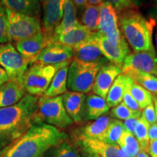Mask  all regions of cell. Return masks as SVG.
I'll use <instances>...</instances> for the list:
<instances>
[{"label": "cell", "mask_w": 157, "mask_h": 157, "mask_svg": "<svg viewBox=\"0 0 157 157\" xmlns=\"http://www.w3.org/2000/svg\"><path fill=\"white\" fill-rule=\"evenodd\" d=\"M0 86H1V85H0Z\"/></svg>", "instance_id": "55"}, {"label": "cell", "mask_w": 157, "mask_h": 157, "mask_svg": "<svg viewBox=\"0 0 157 157\" xmlns=\"http://www.w3.org/2000/svg\"><path fill=\"white\" fill-rule=\"evenodd\" d=\"M79 24L80 23L78 22L76 17V7L71 0H66L64 5L63 15L60 23L55 29L53 36L68 31Z\"/></svg>", "instance_id": "25"}, {"label": "cell", "mask_w": 157, "mask_h": 157, "mask_svg": "<svg viewBox=\"0 0 157 157\" xmlns=\"http://www.w3.org/2000/svg\"><path fill=\"white\" fill-rule=\"evenodd\" d=\"M31 64L32 62L23 58L11 43L0 46V66L6 71L10 79L22 82L23 74Z\"/></svg>", "instance_id": "8"}, {"label": "cell", "mask_w": 157, "mask_h": 157, "mask_svg": "<svg viewBox=\"0 0 157 157\" xmlns=\"http://www.w3.org/2000/svg\"><path fill=\"white\" fill-rule=\"evenodd\" d=\"M149 126H150V124L141 116L137 119L134 132V135L139 143L140 151L146 153L148 152L149 142H150L148 137Z\"/></svg>", "instance_id": "31"}, {"label": "cell", "mask_w": 157, "mask_h": 157, "mask_svg": "<svg viewBox=\"0 0 157 157\" xmlns=\"http://www.w3.org/2000/svg\"><path fill=\"white\" fill-rule=\"evenodd\" d=\"M103 63H86L73 59L68 66L67 87L72 92L84 94L93 90L98 71Z\"/></svg>", "instance_id": "6"}, {"label": "cell", "mask_w": 157, "mask_h": 157, "mask_svg": "<svg viewBox=\"0 0 157 157\" xmlns=\"http://www.w3.org/2000/svg\"><path fill=\"white\" fill-rule=\"evenodd\" d=\"M99 6L87 5L81 18V24L92 32L98 31L99 25Z\"/></svg>", "instance_id": "30"}, {"label": "cell", "mask_w": 157, "mask_h": 157, "mask_svg": "<svg viewBox=\"0 0 157 157\" xmlns=\"http://www.w3.org/2000/svg\"><path fill=\"white\" fill-rule=\"evenodd\" d=\"M72 49L74 51L73 58L80 61L103 63H107L109 62L101 52L97 42L93 36L90 40Z\"/></svg>", "instance_id": "20"}, {"label": "cell", "mask_w": 157, "mask_h": 157, "mask_svg": "<svg viewBox=\"0 0 157 157\" xmlns=\"http://www.w3.org/2000/svg\"><path fill=\"white\" fill-rule=\"evenodd\" d=\"M10 146H10H8L6 147V148H3L2 150H0V157H2V156H3L4 154H5V153L6 151H7V149L9 148Z\"/></svg>", "instance_id": "47"}, {"label": "cell", "mask_w": 157, "mask_h": 157, "mask_svg": "<svg viewBox=\"0 0 157 157\" xmlns=\"http://www.w3.org/2000/svg\"><path fill=\"white\" fill-rule=\"evenodd\" d=\"M93 37L104 57L111 63L122 66L125 58L129 54V44L125 39L124 38L120 43L114 45L98 31L94 32Z\"/></svg>", "instance_id": "12"}, {"label": "cell", "mask_w": 157, "mask_h": 157, "mask_svg": "<svg viewBox=\"0 0 157 157\" xmlns=\"http://www.w3.org/2000/svg\"><path fill=\"white\" fill-rule=\"evenodd\" d=\"M110 108L104 98L95 94L86 97L84 105V117L87 120H95L109 111Z\"/></svg>", "instance_id": "21"}, {"label": "cell", "mask_w": 157, "mask_h": 157, "mask_svg": "<svg viewBox=\"0 0 157 157\" xmlns=\"http://www.w3.org/2000/svg\"><path fill=\"white\" fill-rule=\"evenodd\" d=\"M117 146L129 157H136L140 151L139 143L132 133L124 130L117 143Z\"/></svg>", "instance_id": "29"}, {"label": "cell", "mask_w": 157, "mask_h": 157, "mask_svg": "<svg viewBox=\"0 0 157 157\" xmlns=\"http://www.w3.org/2000/svg\"><path fill=\"white\" fill-rule=\"evenodd\" d=\"M71 61L58 64H44L39 62L31 64L22 78L25 93L36 97L44 95L56 72Z\"/></svg>", "instance_id": "4"}, {"label": "cell", "mask_w": 157, "mask_h": 157, "mask_svg": "<svg viewBox=\"0 0 157 157\" xmlns=\"http://www.w3.org/2000/svg\"><path fill=\"white\" fill-rule=\"evenodd\" d=\"M157 68V56L155 50L141 51L129 53L124 60L121 72L125 74L130 71L155 74Z\"/></svg>", "instance_id": "11"}, {"label": "cell", "mask_w": 157, "mask_h": 157, "mask_svg": "<svg viewBox=\"0 0 157 157\" xmlns=\"http://www.w3.org/2000/svg\"><path fill=\"white\" fill-rule=\"evenodd\" d=\"M148 137L150 140H157V124H153L149 126Z\"/></svg>", "instance_id": "41"}, {"label": "cell", "mask_w": 157, "mask_h": 157, "mask_svg": "<svg viewBox=\"0 0 157 157\" xmlns=\"http://www.w3.org/2000/svg\"><path fill=\"white\" fill-rule=\"evenodd\" d=\"M34 120L35 124L44 123L60 130L67 128L73 123L65 109L62 95L52 98L39 97Z\"/></svg>", "instance_id": "5"}, {"label": "cell", "mask_w": 157, "mask_h": 157, "mask_svg": "<svg viewBox=\"0 0 157 157\" xmlns=\"http://www.w3.org/2000/svg\"><path fill=\"white\" fill-rule=\"evenodd\" d=\"M136 157H151L149 155L147 154L146 152H144V151H140L139 152V154L137 155Z\"/></svg>", "instance_id": "46"}, {"label": "cell", "mask_w": 157, "mask_h": 157, "mask_svg": "<svg viewBox=\"0 0 157 157\" xmlns=\"http://www.w3.org/2000/svg\"><path fill=\"white\" fill-rule=\"evenodd\" d=\"M129 92L140 109H144L153 103V95L150 92L136 82H133L129 87Z\"/></svg>", "instance_id": "32"}, {"label": "cell", "mask_w": 157, "mask_h": 157, "mask_svg": "<svg viewBox=\"0 0 157 157\" xmlns=\"http://www.w3.org/2000/svg\"><path fill=\"white\" fill-rule=\"evenodd\" d=\"M76 8L82 10L87 5V0H71Z\"/></svg>", "instance_id": "43"}, {"label": "cell", "mask_w": 157, "mask_h": 157, "mask_svg": "<svg viewBox=\"0 0 157 157\" xmlns=\"http://www.w3.org/2000/svg\"><path fill=\"white\" fill-rule=\"evenodd\" d=\"M66 0H47L44 6L42 31L52 38L55 29L61 21Z\"/></svg>", "instance_id": "16"}, {"label": "cell", "mask_w": 157, "mask_h": 157, "mask_svg": "<svg viewBox=\"0 0 157 157\" xmlns=\"http://www.w3.org/2000/svg\"><path fill=\"white\" fill-rule=\"evenodd\" d=\"M98 31L110 42L117 45L124 39L118 24L117 11L111 4L103 2L99 6Z\"/></svg>", "instance_id": "9"}, {"label": "cell", "mask_w": 157, "mask_h": 157, "mask_svg": "<svg viewBox=\"0 0 157 157\" xmlns=\"http://www.w3.org/2000/svg\"><path fill=\"white\" fill-rule=\"evenodd\" d=\"M124 74L128 76L133 82L139 84L151 93H157V77L153 74L137 71H130Z\"/></svg>", "instance_id": "28"}, {"label": "cell", "mask_w": 157, "mask_h": 157, "mask_svg": "<svg viewBox=\"0 0 157 157\" xmlns=\"http://www.w3.org/2000/svg\"><path fill=\"white\" fill-rule=\"evenodd\" d=\"M93 34L94 32L88 30L85 26L80 23L68 31L53 36L52 41L74 48L92 39Z\"/></svg>", "instance_id": "18"}, {"label": "cell", "mask_w": 157, "mask_h": 157, "mask_svg": "<svg viewBox=\"0 0 157 157\" xmlns=\"http://www.w3.org/2000/svg\"><path fill=\"white\" fill-rule=\"evenodd\" d=\"M10 80V77L6 71L0 66V85Z\"/></svg>", "instance_id": "42"}, {"label": "cell", "mask_w": 157, "mask_h": 157, "mask_svg": "<svg viewBox=\"0 0 157 157\" xmlns=\"http://www.w3.org/2000/svg\"><path fill=\"white\" fill-rule=\"evenodd\" d=\"M134 119V118H132V119H126V120H124V121L123 123H124V126L125 130L134 135L135 127L137 124V119Z\"/></svg>", "instance_id": "39"}, {"label": "cell", "mask_w": 157, "mask_h": 157, "mask_svg": "<svg viewBox=\"0 0 157 157\" xmlns=\"http://www.w3.org/2000/svg\"><path fill=\"white\" fill-rule=\"evenodd\" d=\"M1 2L6 9L30 16L39 17L41 13L39 0H2Z\"/></svg>", "instance_id": "22"}, {"label": "cell", "mask_w": 157, "mask_h": 157, "mask_svg": "<svg viewBox=\"0 0 157 157\" xmlns=\"http://www.w3.org/2000/svg\"><path fill=\"white\" fill-rule=\"evenodd\" d=\"M103 2L111 4L117 12L134 8L137 4V0H103Z\"/></svg>", "instance_id": "36"}, {"label": "cell", "mask_w": 157, "mask_h": 157, "mask_svg": "<svg viewBox=\"0 0 157 157\" xmlns=\"http://www.w3.org/2000/svg\"><path fill=\"white\" fill-rule=\"evenodd\" d=\"M153 103H154L155 107V111H156V123L157 124V98L156 96L153 95Z\"/></svg>", "instance_id": "45"}, {"label": "cell", "mask_w": 157, "mask_h": 157, "mask_svg": "<svg viewBox=\"0 0 157 157\" xmlns=\"http://www.w3.org/2000/svg\"><path fill=\"white\" fill-rule=\"evenodd\" d=\"M154 75H156V77H157V68H156V71H155V74H154Z\"/></svg>", "instance_id": "51"}, {"label": "cell", "mask_w": 157, "mask_h": 157, "mask_svg": "<svg viewBox=\"0 0 157 157\" xmlns=\"http://www.w3.org/2000/svg\"><path fill=\"white\" fill-rule=\"evenodd\" d=\"M132 82H133L132 79L131 78V79L128 82V83H127L126 88H125L124 93V95H123L122 101L127 107L129 108V109L135 110V111H141L142 110L140 109V108L138 105V104H137V102L135 101V99L132 98V95L130 94V92H129V87H130L131 84H132Z\"/></svg>", "instance_id": "37"}, {"label": "cell", "mask_w": 157, "mask_h": 157, "mask_svg": "<svg viewBox=\"0 0 157 157\" xmlns=\"http://www.w3.org/2000/svg\"><path fill=\"white\" fill-rule=\"evenodd\" d=\"M38 100L25 94L15 105L0 109V150L18 140L34 124Z\"/></svg>", "instance_id": "1"}, {"label": "cell", "mask_w": 157, "mask_h": 157, "mask_svg": "<svg viewBox=\"0 0 157 157\" xmlns=\"http://www.w3.org/2000/svg\"><path fill=\"white\" fill-rule=\"evenodd\" d=\"M74 58L73 49L60 43L51 42L34 59L35 62L44 64H58L71 61Z\"/></svg>", "instance_id": "13"}, {"label": "cell", "mask_w": 157, "mask_h": 157, "mask_svg": "<svg viewBox=\"0 0 157 157\" xmlns=\"http://www.w3.org/2000/svg\"><path fill=\"white\" fill-rule=\"evenodd\" d=\"M155 42H156V48H157V31L156 33V35H155Z\"/></svg>", "instance_id": "48"}, {"label": "cell", "mask_w": 157, "mask_h": 157, "mask_svg": "<svg viewBox=\"0 0 157 157\" xmlns=\"http://www.w3.org/2000/svg\"><path fill=\"white\" fill-rule=\"evenodd\" d=\"M118 21L124 38L135 52L154 50V19H146L138 11L132 8L121 11Z\"/></svg>", "instance_id": "3"}, {"label": "cell", "mask_w": 157, "mask_h": 157, "mask_svg": "<svg viewBox=\"0 0 157 157\" xmlns=\"http://www.w3.org/2000/svg\"><path fill=\"white\" fill-rule=\"evenodd\" d=\"M125 130L123 121L117 119H111L105 133L104 142L111 145L117 146V143L121 135Z\"/></svg>", "instance_id": "33"}, {"label": "cell", "mask_w": 157, "mask_h": 157, "mask_svg": "<svg viewBox=\"0 0 157 157\" xmlns=\"http://www.w3.org/2000/svg\"><path fill=\"white\" fill-rule=\"evenodd\" d=\"M0 5H2V4H1V2H0Z\"/></svg>", "instance_id": "53"}, {"label": "cell", "mask_w": 157, "mask_h": 157, "mask_svg": "<svg viewBox=\"0 0 157 157\" xmlns=\"http://www.w3.org/2000/svg\"><path fill=\"white\" fill-rule=\"evenodd\" d=\"M85 94L78 92H66L62 95L65 109L73 121L80 123L84 117Z\"/></svg>", "instance_id": "17"}, {"label": "cell", "mask_w": 157, "mask_h": 157, "mask_svg": "<svg viewBox=\"0 0 157 157\" xmlns=\"http://www.w3.org/2000/svg\"><path fill=\"white\" fill-rule=\"evenodd\" d=\"M121 72V66L109 62L103 65L96 76L93 90V94L105 99L114 80Z\"/></svg>", "instance_id": "14"}, {"label": "cell", "mask_w": 157, "mask_h": 157, "mask_svg": "<svg viewBox=\"0 0 157 157\" xmlns=\"http://www.w3.org/2000/svg\"><path fill=\"white\" fill-rule=\"evenodd\" d=\"M25 95L22 82L10 79L0 86V109L15 105Z\"/></svg>", "instance_id": "19"}, {"label": "cell", "mask_w": 157, "mask_h": 157, "mask_svg": "<svg viewBox=\"0 0 157 157\" xmlns=\"http://www.w3.org/2000/svg\"><path fill=\"white\" fill-rule=\"evenodd\" d=\"M103 2V0H87V5L93 6H100Z\"/></svg>", "instance_id": "44"}, {"label": "cell", "mask_w": 157, "mask_h": 157, "mask_svg": "<svg viewBox=\"0 0 157 157\" xmlns=\"http://www.w3.org/2000/svg\"><path fill=\"white\" fill-rule=\"evenodd\" d=\"M142 112L140 111H135L127 107L123 102L117 106L113 107L111 111V116L119 120H126L128 119H138L141 117Z\"/></svg>", "instance_id": "34"}, {"label": "cell", "mask_w": 157, "mask_h": 157, "mask_svg": "<svg viewBox=\"0 0 157 157\" xmlns=\"http://www.w3.org/2000/svg\"><path fill=\"white\" fill-rule=\"evenodd\" d=\"M67 139L68 135L56 127L34 124L10 145L2 157H44L51 148Z\"/></svg>", "instance_id": "2"}, {"label": "cell", "mask_w": 157, "mask_h": 157, "mask_svg": "<svg viewBox=\"0 0 157 157\" xmlns=\"http://www.w3.org/2000/svg\"><path fill=\"white\" fill-rule=\"evenodd\" d=\"M74 141L78 150H81L87 157H120L118 146L90 139L82 133L74 135Z\"/></svg>", "instance_id": "10"}, {"label": "cell", "mask_w": 157, "mask_h": 157, "mask_svg": "<svg viewBox=\"0 0 157 157\" xmlns=\"http://www.w3.org/2000/svg\"><path fill=\"white\" fill-rule=\"evenodd\" d=\"M111 119L108 116H102L85 125L81 132L84 136L93 140L104 141L105 133Z\"/></svg>", "instance_id": "23"}, {"label": "cell", "mask_w": 157, "mask_h": 157, "mask_svg": "<svg viewBox=\"0 0 157 157\" xmlns=\"http://www.w3.org/2000/svg\"><path fill=\"white\" fill-rule=\"evenodd\" d=\"M147 153L151 157H157V140H150Z\"/></svg>", "instance_id": "40"}, {"label": "cell", "mask_w": 157, "mask_h": 157, "mask_svg": "<svg viewBox=\"0 0 157 157\" xmlns=\"http://www.w3.org/2000/svg\"><path fill=\"white\" fill-rule=\"evenodd\" d=\"M69 65L70 63L65 65L56 72L48 90L43 95L44 97H56L62 95L67 92V77Z\"/></svg>", "instance_id": "26"}, {"label": "cell", "mask_w": 157, "mask_h": 157, "mask_svg": "<svg viewBox=\"0 0 157 157\" xmlns=\"http://www.w3.org/2000/svg\"><path fill=\"white\" fill-rule=\"evenodd\" d=\"M10 43L8 35L7 17L6 10L2 5H0V44Z\"/></svg>", "instance_id": "35"}, {"label": "cell", "mask_w": 157, "mask_h": 157, "mask_svg": "<svg viewBox=\"0 0 157 157\" xmlns=\"http://www.w3.org/2000/svg\"><path fill=\"white\" fill-rule=\"evenodd\" d=\"M141 116L150 125L156 123V111H155L154 103L148 105L143 109Z\"/></svg>", "instance_id": "38"}, {"label": "cell", "mask_w": 157, "mask_h": 157, "mask_svg": "<svg viewBox=\"0 0 157 157\" xmlns=\"http://www.w3.org/2000/svg\"><path fill=\"white\" fill-rule=\"evenodd\" d=\"M130 79V77L124 74H119L117 76L109 89L106 98H105L107 105L109 108L117 106L122 102L125 88Z\"/></svg>", "instance_id": "24"}, {"label": "cell", "mask_w": 157, "mask_h": 157, "mask_svg": "<svg viewBox=\"0 0 157 157\" xmlns=\"http://www.w3.org/2000/svg\"><path fill=\"white\" fill-rule=\"evenodd\" d=\"M39 2L42 3V5H44V4L45 2H46L47 0H39Z\"/></svg>", "instance_id": "49"}, {"label": "cell", "mask_w": 157, "mask_h": 157, "mask_svg": "<svg viewBox=\"0 0 157 157\" xmlns=\"http://www.w3.org/2000/svg\"><path fill=\"white\" fill-rule=\"evenodd\" d=\"M156 16H157V0H156Z\"/></svg>", "instance_id": "50"}, {"label": "cell", "mask_w": 157, "mask_h": 157, "mask_svg": "<svg viewBox=\"0 0 157 157\" xmlns=\"http://www.w3.org/2000/svg\"><path fill=\"white\" fill-rule=\"evenodd\" d=\"M44 157H82V156L77 146L67 139L51 148Z\"/></svg>", "instance_id": "27"}, {"label": "cell", "mask_w": 157, "mask_h": 157, "mask_svg": "<svg viewBox=\"0 0 157 157\" xmlns=\"http://www.w3.org/2000/svg\"><path fill=\"white\" fill-rule=\"evenodd\" d=\"M52 37L42 31L34 36L15 42L16 50L23 58L31 60L32 64L39 52L52 41Z\"/></svg>", "instance_id": "15"}, {"label": "cell", "mask_w": 157, "mask_h": 157, "mask_svg": "<svg viewBox=\"0 0 157 157\" xmlns=\"http://www.w3.org/2000/svg\"><path fill=\"white\" fill-rule=\"evenodd\" d=\"M8 35L11 42H17L42 31L39 17L30 16L6 9Z\"/></svg>", "instance_id": "7"}, {"label": "cell", "mask_w": 157, "mask_h": 157, "mask_svg": "<svg viewBox=\"0 0 157 157\" xmlns=\"http://www.w3.org/2000/svg\"><path fill=\"white\" fill-rule=\"evenodd\" d=\"M0 46H1V45H0Z\"/></svg>", "instance_id": "54"}, {"label": "cell", "mask_w": 157, "mask_h": 157, "mask_svg": "<svg viewBox=\"0 0 157 157\" xmlns=\"http://www.w3.org/2000/svg\"><path fill=\"white\" fill-rule=\"evenodd\" d=\"M156 98H157V93H156Z\"/></svg>", "instance_id": "52"}]
</instances>
